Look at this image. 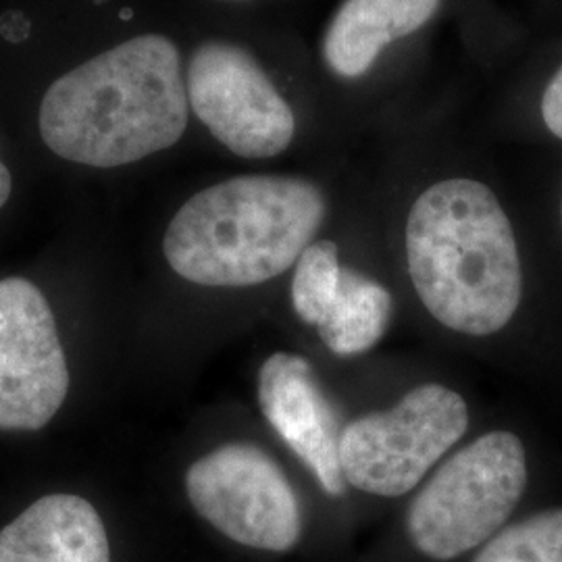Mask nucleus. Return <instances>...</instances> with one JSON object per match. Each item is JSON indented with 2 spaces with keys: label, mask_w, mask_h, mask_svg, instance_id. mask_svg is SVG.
I'll use <instances>...</instances> for the list:
<instances>
[{
  "label": "nucleus",
  "mask_w": 562,
  "mask_h": 562,
  "mask_svg": "<svg viewBox=\"0 0 562 562\" xmlns=\"http://www.w3.org/2000/svg\"><path fill=\"white\" fill-rule=\"evenodd\" d=\"M186 90L194 115L238 157L269 159L294 140L292 106L259 60L236 44H201L188 65Z\"/></svg>",
  "instance_id": "nucleus-7"
},
{
  "label": "nucleus",
  "mask_w": 562,
  "mask_h": 562,
  "mask_svg": "<svg viewBox=\"0 0 562 562\" xmlns=\"http://www.w3.org/2000/svg\"><path fill=\"white\" fill-rule=\"evenodd\" d=\"M0 562H111V548L92 504L53 494L0 531Z\"/></svg>",
  "instance_id": "nucleus-10"
},
{
  "label": "nucleus",
  "mask_w": 562,
  "mask_h": 562,
  "mask_svg": "<svg viewBox=\"0 0 562 562\" xmlns=\"http://www.w3.org/2000/svg\"><path fill=\"white\" fill-rule=\"evenodd\" d=\"M467 427L469 411L461 394L425 383L392 411L364 415L341 429V475L367 494L404 496L461 440Z\"/></svg>",
  "instance_id": "nucleus-5"
},
{
  "label": "nucleus",
  "mask_w": 562,
  "mask_h": 562,
  "mask_svg": "<svg viewBox=\"0 0 562 562\" xmlns=\"http://www.w3.org/2000/svg\"><path fill=\"white\" fill-rule=\"evenodd\" d=\"M390 313L392 296L382 283L344 267L338 299L319 325V336L323 344L340 357L361 355L382 340Z\"/></svg>",
  "instance_id": "nucleus-12"
},
{
  "label": "nucleus",
  "mask_w": 562,
  "mask_h": 562,
  "mask_svg": "<svg viewBox=\"0 0 562 562\" xmlns=\"http://www.w3.org/2000/svg\"><path fill=\"white\" fill-rule=\"evenodd\" d=\"M186 492L202 519L229 540L285 552L301 540L296 492L259 446L227 443L188 469Z\"/></svg>",
  "instance_id": "nucleus-6"
},
{
  "label": "nucleus",
  "mask_w": 562,
  "mask_h": 562,
  "mask_svg": "<svg viewBox=\"0 0 562 562\" xmlns=\"http://www.w3.org/2000/svg\"><path fill=\"white\" fill-rule=\"evenodd\" d=\"M542 117L546 127L562 140V67L543 90Z\"/></svg>",
  "instance_id": "nucleus-15"
},
{
  "label": "nucleus",
  "mask_w": 562,
  "mask_h": 562,
  "mask_svg": "<svg viewBox=\"0 0 562 562\" xmlns=\"http://www.w3.org/2000/svg\"><path fill=\"white\" fill-rule=\"evenodd\" d=\"M313 181L241 176L192 196L169 223L165 259L183 280L244 288L273 280L301 259L325 220Z\"/></svg>",
  "instance_id": "nucleus-3"
},
{
  "label": "nucleus",
  "mask_w": 562,
  "mask_h": 562,
  "mask_svg": "<svg viewBox=\"0 0 562 562\" xmlns=\"http://www.w3.org/2000/svg\"><path fill=\"white\" fill-rule=\"evenodd\" d=\"M442 0H344L323 38V59L341 78H359L390 42L422 30Z\"/></svg>",
  "instance_id": "nucleus-11"
},
{
  "label": "nucleus",
  "mask_w": 562,
  "mask_h": 562,
  "mask_svg": "<svg viewBox=\"0 0 562 562\" xmlns=\"http://www.w3.org/2000/svg\"><path fill=\"white\" fill-rule=\"evenodd\" d=\"M67 390V361L44 294L32 281H0V429H42Z\"/></svg>",
  "instance_id": "nucleus-8"
},
{
  "label": "nucleus",
  "mask_w": 562,
  "mask_h": 562,
  "mask_svg": "<svg viewBox=\"0 0 562 562\" xmlns=\"http://www.w3.org/2000/svg\"><path fill=\"white\" fill-rule=\"evenodd\" d=\"M341 271L334 241H313L302 252L292 280V302L302 322L317 327L325 322L340 292Z\"/></svg>",
  "instance_id": "nucleus-13"
},
{
  "label": "nucleus",
  "mask_w": 562,
  "mask_h": 562,
  "mask_svg": "<svg viewBox=\"0 0 562 562\" xmlns=\"http://www.w3.org/2000/svg\"><path fill=\"white\" fill-rule=\"evenodd\" d=\"M11 188H13V180L11 173L7 169V165L0 159V209L4 206V202L9 201L11 196Z\"/></svg>",
  "instance_id": "nucleus-16"
},
{
  "label": "nucleus",
  "mask_w": 562,
  "mask_h": 562,
  "mask_svg": "<svg viewBox=\"0 0 562 562\" xmlns=\"http://www.w3.org/2000/svg\"><path fill=\"white\" fill-rule=\"evenodd\" d=\"M473 562H562V508L506 527Z\"/></svg>",
  "instance_id": "nucleus-14"
},
{
  "label": "nucleus",
  "mask_w": 562,
  "mask_h": 562,
  "mask_svg": "<svg viewBox=\"0 0 562 562\" xmlns=\"http://www.w3.org/2000/svg\"><path fill=\"white\" fill-rule=\"evenodd\" d=\"M527 485L521 440L492 431L457 452L411 504L408 536L434 561H452L490 540Z\"/></svg>",
  "instance_id": "nucleus-4"
},
{
  "label": "nucleus",
  "mask_w": 562,
  "mask_h": 562,
  "mask_svg": "<svg viewBox=\"0 0 562 562\" xmlns=\"http://www.w3.org/2000/svg\"><path fill=\"white\" fill-rule=\"evenodd\" d=\"M411 280L438 322L467 336L501 331L519 308V248L496 194L475 180L427 188L406 222Z\"/></svg>",
  "instance_id": "nucleus-2"
},
{
  "label": "nucleus",
  "mask_w": 562,
  "mask_h": 562,
  "mask_svg": "<svg viewBox=\"0 0 562 562\" xmlns=\"http://www.w3.org/2000/svg\"><path fill=\"white\" fill-rule=\"evenodd\" d=\"M259 404L267 423L322 483L329 496L346 492L340 467V422L315 380L311 362L276 352L262 362Z\"/></svg>",
  "instance_id": "nucleus-9"
},
{
  "label": "nucleus",
  "mask_w": 562,
  "mask_h": 562,
  "mask_svg": "<svg viewBox=\"0 0 562 562\" xmlns=\"http://www.w3.org/2000/svg\"><path fill=\"white\" fill-rule=\"evenodd\" d=\"M188 109L178 46L144 34L55 81L42 99L41 136L65 161L121 167L171 148Z\"/></svg>",
  "instance_id": "nucleus-1"
}]
</instances>
